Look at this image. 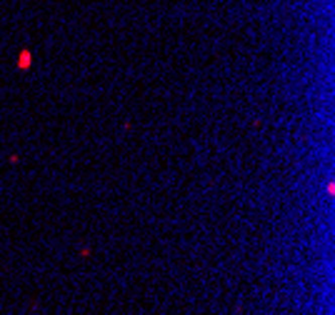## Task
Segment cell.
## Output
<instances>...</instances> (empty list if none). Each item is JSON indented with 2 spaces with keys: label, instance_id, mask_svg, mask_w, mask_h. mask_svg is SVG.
I'll use <instances>...</instances> for the list:
<instances>
[{
  "label": "cell",
  "instance_id": "cell-1",
  "mask_svg": "<svg viewBox=\"0 0 335 315\" xmlns=\"http://www.w3.org/2000/svg\"><path fill=\"white\" fill-rule=\"evenodd\" d=\"M15 65H18V70L28 73V70L33 68V53H30L28 48H23V50L18 53V60H15Z\"/></svg>",
  "mask_w": 335,
  "mask_h": 315
},
{
  "label": "cell",
  "instance_id": "cell-2",
  "mask_svg": "<svg viewBox=\"0 0 335 315\" xmlns=\"http://www.w3.org/2000/svg\"><path fill=\"white\" fill-rule=\"evenodd\" d=\"M8 160H10V163H20V155H18V153H13V155H10Z\"/></svg>",
  "mask_w": 335,
  "mask_h": 315
}]
</instances>
